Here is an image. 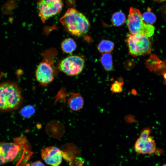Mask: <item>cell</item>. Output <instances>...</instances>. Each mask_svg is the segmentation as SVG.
<instances>
[{"instance_id": "1", "label": "cell", "mask_w": 166, "mask_h": 166, "mask_svg": "<svg viewBox=\"0 0 166 166\" xmlns=\"http://www.w3.org/2000/svg\"><path fill=\"white\" fill-rule=\"evenodd\" d=\"M32 153L24 136L14 138L12 142H0V164L17 161L24 155L30 156Z\"/></svg>"}, {"instance_id": "2", "label": "cell", "mask_w": 166, "mask_h": 166, "mask_svg": "<svg viewBox=\"0 0 166 166\" xmlns=\"http://www.w3.org/2000/svg\"><path fill=\"white\" fill-rule=\"evenodd\" d=\"M59 22L67 32L75 36L86 34L90 28L87 18L74 8H68L60 19Z\"/></svg>"}, {"instance_id": "3", "label": "cell", "mask_w": 166, "mask_h": 166, "mask_svg": "<svg viewBox=\"0 0 166 166\" xmlns=\"http://www.w3.org/2000/svg\"><path fill=\"white\" fill-rule=\"evenodd\" d=\"M57 54V50L54 48L47 49L42 54L43 59L36 69L35 77L37 81L43 86H47L57 76L54 61Z\"/></svg>"}, {"instance_id": "4", "label": "cell", "mask_w": 166, "mask_h": 166, "mask_svg": "<svg viewBox=\"0 0 166 166\" xmlns=\"http://www.w3.org/2000/svg\"><path fill=\"white\" fill-rule=\"evenodd\" d=\"M22 101L21 90L17 84L11 82L0 84V111L16 109Z\"/></svg>"}, {"instance_id": "5", "label": "cell", "mask_w": 166, "mask_h": 166, "mask_svg": "<svg viewBox=\"0 0 166 166\" xmlns=\"http://www.w3.org/2000/svg\"><path fill=\"white\" fill-rule=\"evenodd\" d=\"M127 24L131 34H141L148 38L152 36L154 32V27L152 25L145 23L140 11L133 7L130 8Z\"/></svg>"}, {"instance_id": "6", "label": "cell", "mask_w": 166, "mask_h": 166, "mask_svg": "<svg viewBox=\"0 0 166 166\" xmlns=\"http://www.w3.org/2000/svg\"><path fill=\"white\" fill-rule=\"evenodd\" d=\"M126 42L129 53L133 56L145 55L151 52L152 45L148 37L141 34H131Z\"/></svg>"}, {"instance_id": "7", "label": "cell", "mask_w": 166, "mask_h": 166, "mask_svg": "<svg viewBox=\"0 0 166 166\" xmlns=\"http://www.w3.org/2000/svg\"><path fill=\"white\" fill-rule=\"evenodd\" d=\"M85 61L83 57L78 55H70L60 61L57 68L61 71L69 76L79 75L82 71Z\"/></svg>"}, {"instance_id": "8", "label": "cell", "mask_w": 166, "mask_h": 166, "mask_svg": "<svg viewBox=\"0 0 166 166\" xmlns=\"http://www.w3.org/2000/svg\"><path fill=\"white\" fill-rule=\"evenodd\" d=\"M63 6L62 0H38V15L42 22L45 23L49 18L59 13Z\"/></svg>"}, {"instance_id": "9", "label": "cell", "mask_w": 166, "mask_h": 166, "mask_svg": "<svg viewBox=\"0 0 166 166\" xmlns=\"http://www.w3.org/2000/svg\"><path fill=\"white\" fill-rule=\"evenodd\" d=\"M41 155L45 162L51 166H60L62 158H66L67 157L65 152L55 146H49L42 148Z\"/></svg>"}, {"instance_id": "10", "label": "cell", "mask_w": 166, "mask_h": 166, "mask_svg": "<svg viewBox=\"0 0 166 166\" xmlns=\"http://www.w3.org/2000/svg\"><path fill=\"white\" fill-rule=\"evenodd\" d=\"M134 148L137 153L151 154L156 151V144L151 136L147 138L139 137L135 143Z\"/></svg>"}, {"instance_id": "11", "label": "cell", "mask_w": 166, "mask_h": 166, "mask_svg": "<svg viewBox=\"0 0 166 166\" xmlns=\"http://www.w3.org/2000/svg\"><path fill=\"white\" fill-rule=\"evenodd\" d=\"M68 103L70 108L72 110L77 111L83 107L84 101L82 97L79 93H73L70 96L68 100Z\"/></svg>"}, {"instance_id": "12", "label": "cell", "mask_w": 166, "mask_h": 166, "mask_svg": "<svg viewBox=\"0 0 166 166\" xmlns=\"http://www.w3.org/2000/svg\"><path fill=\"white\" fill-rule=\"evenodd\" d=\"M76 44L72 38H68L64 39L61 44V48L65 53H72L76 49Z\"/></svg>"}, {"instance_id": "13", "label": "cell", "mask_w": 166, "mask_h": 166, "mask_svg": "<svg viewBox=\"0 0 166 166\" xmlns=\"http://www.w3.org/2000/svg\"><path fill=\"white\" fill-rule=\"evenodd\" d=\"M114 44L112 41L106 40H102L99 44L97 48L102 53H109L113 49Z\"/></svg>"}, {"instance_id": "14", "label": "cell", "mask_w": 166, "mask_h": 166, "mask_svg": "<svg viewBox=\"0 0 166 166\" xmlns=\"http://www.w3.org/2000/svg\"><path fill=\"white\" fill-rule=\"evenodd\" d=\"M101 63L104 69L107 71L113 69L112 57L109 53H104L101 58Z\"/></svg>"}, {"instance_id": "15", "label": "cell", "mask_w": 166, "mask_h": 166, "mask_svg": "<svg viewBox=\"0 0 166 166\" xmlns=\"http://www.w3.org/2000/svg\"><path fill=\"white\" fill-rule=\"evenodd\" d=\"M125 21V15L122 12L119 11L115 13L112 17L113 24L116 26H119L122 25Z\"/></svg>"}, {"instance_id": "16", "label": "cell", "mask_w": 166, "mask_h": 166, "mask_svg": "<svg viewBox=\"0 0 166 166\" xmlns=\"http://www.w3.org/2000/svg\"><path fill=\"white\" fill-rule=\"evenodd\" d=\"M18 2L14 0H10L2 7V12L5 14H9L17 6Z\"/></svg>"}, {"instance_id": "17", "label": "cell", "mask_w": 166, "mask_h": 166, "mask_svg": "<svg viewBox=\"0 0 166 166\" xmlns=\"http://www.w3.org/2000/svg\"><path fill=\"white\" fill-rule=\"evenodd\" d=\"M142 19L146 23L152 25L155 22L156 17L154 14L148 11L143 13L142 15Z\"/></svg>"}, {"instance_id": "18", "label": "cell", "mask_w": 166, "mask_h": 166, "mask_svg": "<svg viewBox=\"0 0 166 166\" xmlns=\"http://www.w3.org/2000/svg\"><path fill=\"white\" fill-rule=\"evenodd\" d=\"M35 111V109L33 106L28 105L24 107L22 109L21 113L24 117H28L32 115Z\"/></svg>"}, {"instance_id": "19", "label": "cell", "mask_w": 166, "mask_h": 166, "mask_svg": "<svg viewBox=\"0 0 166 166\" xmlns=\"http://www.w3.org/2000/svg\"><path fill=\"white\" fill-rule=\"evenodd\" d=\"M123 82L121 81H115L114 83L112 85L111 91L112 93H117L121 92L122 90V86Z\"/></svg>"}, {"instance_id": "20", "label": "cell", "mask_w": 166, "mask_h": 166, "mask_svg": "<svg viewBox=\"0 0 166 166\" xmlns=\"http://www.w3.org/2000/svg\"><path fill=\"white\" fill-rule=\"evenodd\" d=\"M151 133V130L149 128H146L141 132L139 137L147 138L150 136Z\"/></svg>"}, {"instance_id": "21", "label": "cell", "mask_w": 166, "mask_h": 166, "mask_svg": "<svg viewBox=\"0 0 166 166\" xmlns=\"http://www.w3.org/2000/svg\"><path fill=\"white\" fill-rule=\"evenodd\" d=\"M30 166H45L44 164L40 161L38 160L31 164Z\"/></svg>"}, {"instance_id": "22", "label": "cell", "mask_w": 166, "mask_h": 166, "mask_svg": "<svg viewBox=\"0 0 166 166\" xmlns=\"http://www.w3.org/2000/svg\"><path fill=\"white\" fill-rule=\"evenodd\" d=\"M155 1L158 2H162L166 1V0H153Z\"/></svg>"}, {"instance_id": "23", "label": "cell", "mask_w": 166, "mask_h": 166, "mask_svg": "<svg viewBox=\"0 0 166 166\" xmlns=\"http://www.w3.org/2000/svg\"><path fill=\"white\" fill-rule=\"evenodd\" d=\"M162 166H166V164H164V165H163Z\"/></svg>"}]
</instances>
